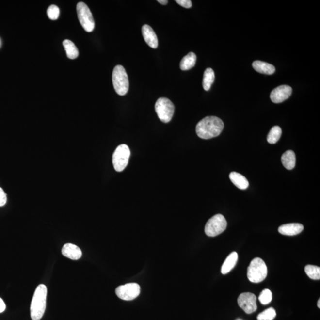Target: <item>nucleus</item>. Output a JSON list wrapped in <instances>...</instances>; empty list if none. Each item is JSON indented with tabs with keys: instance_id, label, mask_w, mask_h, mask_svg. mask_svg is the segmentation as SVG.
<instances>
[{
	"instance_id": "nucleus-1",
	"label": "nucleus",
	"mask_w": 320,
	"mask_h": 320,
	"mask_svg": "<svg viewBox=\"0 0 320 320\" xmlns=\"http://www.w3.org/2000/svg\"><path fill=\"white\" fill-rule=\"evenodd\" d=\"M224 127V123L219 117L207 116L197 124L196 131L199 138L209 140L220 135Z\"/></svg>"
},
{
	"instance_id": "nucleus-20",
	"label": "nucleus",
	"mask_w": 320,
	"mask_h": 320,
	"mask_svg": "<svg viewBox=\"0 0 320 320\" xmlns=\"http://www.w3.org/2000/svg\"><path fill=\"white\" fill-rule=\"evenodd\" d=\"M63 46L65 48L67 57L71 60H74L79 57V52L74 43L70 40L65 39L63 42Z\"/></svg>"
},
{
	"instance_id": "nucleus-5",
	"label": "nucleus",
	"mask_w": 320,
	"mask_h": 320,
	"mask_svg": "<svg viewBox=\"0 0 320 320\" xmlns=\"http://www.w3.org/2000/svg\"><path fill=\"white\" fill-rule=\"evenodd\" d=\"M155 110L160 121L168 123L172 120L174 114L175 106L169 98L161 97L157 100Z\"/></svg>"
},
{
	"instance_id": "nucleus-9",
	"label": "nucleus",
	"mask_w": 320,
	"mask_h": 320,
	"mask_svg": "<svg viewBox=\"0 0 320 320\" xmlns=\"http://www.w3.org/2000/svg\"><path fill=\"white\" fill-rule=\"evenodd\" d=\"M140 291V285L136 283H129L117 287L116 294L121 300L131 301L138 297Z\"/></svg>"
},
{
	"instance_id": "nucleus-30",
	"label": "nucleus",
	"mask_w": 320,
	"mask_h": 320,
	"mask_svg": "<svg viewBox=\"0 0 320 320\" xmlns=\"http://www.w3.org/2000/svg\"><path fill=\"white\" fill-rule=\"evenodd\" d=\"M157 1L162 5H166L169 2L167 0H158Z\"/></svg>"
},
{
	"instance_id": "nucleus-2",
	"label": "nucleus",
	"mask_w": 320,
	"mask_h": 320,
	"mask_svg": "<svg viewBox=\"0 0 320 320\" xmlns=\"http://www.w3.org/2000/svg\"><path fill=\"white\" fill-rule=\"evenodd\" d=\"M47 288L41 284L37 287L32 298L31 305V316L33 320H40L44 316L46 309Z\"/></svg>"
},
{
	"instance_id": "nucleus-25",
	"label": "nucleus",
	"mask_w": 320,
	"mask_h": 320,
	"mask_svg": "<svg viewBox=\"0 0 320 320\" xmlns=\"http://www.w3.org/2000/svg\"><path fill=\"white\" fill-rule=\"evenodd\" d=\"M258 300L263 305H267L270 303L272 300V293L271 290L268 289H264L261 292Z\"/></svg>"
},
{
	"instance_id": "nucleus-8",
	"label": "nucleus",
	"mask_w": 320,
	"mask_h": 320,
	"mask_svg": "<svg viewBox=\"0 0 320 320\" xmlns=\"http://www.w3.org/2000/svg\"><path fill=\"white\" fill-rule=\"evenodd\" d=\"M77 13L80 24L87 32L94 30L95 23L92 12L86 4L83 2H80L77 5Z\"/></svg>"
},
{
	"instance_id": "nucleus-26",
	"label": "nucleus",
	"mask_w": 320,
	"mask_h": 320,
	"mask_svg": "<svg viewBox=\"0 0 320 320\" xmlns=\"http://www.w3.org/2000/svg\"><path fill=\"white\" fill-rule=\"evenodd\" d=\"M60 9L56 5H50L47 10V15L48 17L52 20H57L60 16Z\"/></svg>"
},
{
	"instance_id": "nucleus-32",
	"label": "nucleus",
	"mask_w": 320,
	"mask_h": 320,
	"mask_svg": "<svg viewBox=\"0 0 320 320\" xmlns=\"http://www.w3.org/2000/svg\"><path fill=\"white\" fill-rule=\"evenodd\" d=\"M237 320H240V319H237Z\"/></svg>"
},
{
	"instance_id": "nucleus-21",
	"label": "nucleus",
	"mask_w": 320,
	"mask_h": 320,
	"mask_svg": "<svg viewBox=\"0 0 320 320\" xmlns=\"http://www.w3.org/2000/svg\"><path fill=\"white\" fill-rule=\"evenodd\" d=\"M215 80V73L212 68H207L205 71L203 78V88L205 91H209Z\"/></svg>"
},
{
	"instance_id": "nucleus-11",
	"label": "nucleus",
	"mask_w": 320,
	"mask_h": 320,
	"mask_svg": "<svg viewBox=\"0 0 320 320\" xmlns=\"http://www.w3.org/2000/svg\"><path fill=\"white\" fill-rule=\"evenodd\" d=\"M292 92L289 85H282L274 89L271 93V99L274 103H282L289 98Z\"/></svg>"
},
{
	"instance_id": "nucleus-12",
	"label": "nucleus",
	"mask_w": 320,
	"mask_h": 320,
	"mask_svg": "<svg viewBox=\"0 0 320 320\" xmlns=\"http://www.w3.org/2000/svg\"><path fill=\"white\" fill-rule=\"evenodd\" d=\"M142 33L144 40L149 47L153 49L158 47V38L153 28L151 26L145 25L142 28Z\"/></svg>"
},
{
	"instance_id": "nucleus-22",
	"label": "nucleus",
	"mask_w": 320,
	"mask_h": 320,
	"mask_svg": "<svg viewBox=\"0 0 320 320\" xmlns=\"http://www.w3.org/2000/svg\"><path fill=\"white\" fill-rule=\"evenodd\" d=\"M282 135V129L278 126H274L272 128L267 137V141L269 144H276Z\"/></svg>"
},
{
	"instance_id": "nucleus-31",
	"label": "nucleus",
	"mask_w": 320,
	"mask_h": 320,
	"mask_svg": "<svg viewBox=\"0 0 320 320\" xmlns=\"http://www.w3.org/2000/svg\"><path fill=\"white\" fill-rule=\"evenodd\" d=\"M317 306H318V307L320 308V299H319L318 303H317Z\"/></svg>"
},
{
	"instance_id": "nucleus-29",
	"label": "nucleus",
	"mask_w": 320,
	"mask_h": 320,
	"mask_svg": "<svg viewBox=\"0 0 320 320\" xmlns=\"http://www.w3.org/2000/svg\"><path fill=\"white\" fill-rule=\"evenodd\" d=\"M5 308H6V306L4 302V301L0 298V313H2L5 311Z\"/></svg>"
},
{
	"instance_id": "nucleus-18",
	"label": "nucleus",
	"mask_w": 320,
	"mask_h": 320,
	"mask_svg": "<svg viewBox=\"0 0 320 320\" xmlns=\"http://www.w3.org/2000/svg\"><path fill=\"white\" fill-rule=\"evenodd\" d=\"M281 161L287 170H292L295 167L296 157L294 152L288 150L282 155Z\"/></svg>"
},
{
	"instance_id": "nucleus-23",
	"label": "nucleus",
	"mask_w": 320,
	"mask_h": 320,
	"mask_svg": "<svg viewBox=\"0 0 320 320\" xmlns=\"http://www.w3.org/2000/svg\"><path fill=\"white\" fill-rule=\"evenodd\" d=\"M305 272L309 278L313 280H320V267L310 265H306L305 267Z\"/></svg>"
},
{
	"instance_id": "nucleus-16",
	"label": "nucleus",
	"mask_w": 320,
	"mask_h": 320,
	"mask_svg": "<svg viewBox=\"0 0 320 320\" xmlns=\"http://www.w3.org/2000/svg\"><path fill=\"white\" fill-rule=\"evenodd\" d=\"M253 67L258 73L263 74L272 75L275 72V68L272 64L260 61L253 62Z\"/></svg>"
},
{
	"instance_id": "nucleus-7",
	"label": "nucleus",
	"mask_w": 320,
	"mask_h": 320,
	"mask_svg": "<svg viewBox=\"0 0 320 320\" xmlns=\"http://www.w3.org/2000/svg\"><path fill=\"white\" fill-rule=\"evenodd\" d=\"M227 226V222L223 215L213 216L208 221L205 227V234L209 237H216L223 233Z\"/></svg>"
},
{
	"instance_id": "nucleus-15",
	"label": "nucleus",
	"mask_w": 320,
	"mask_h": 320,
	"mask_svg": "<svg viewBox=\"0 0 320 320\" xmlns=\"http://www.w3.org/2000/svg\"><path fill=\"white\" fill-rule=\"evenodd\" d=\"M229 178L237 188L241 189V190H245L249 186V181L247 178L239 173L231 172L229 174Z\"/></svg>"
},
{
	"instance_id": "nucleus-14",
	"label": "nucleus",
	"mask_w": 320,
	"mask_h": 320,
	"mask_svg": "<svg viewBox=\"0 0 320 320\" xmlns=\"http://www.w3.org/2000/svg\"><path fill=\"white\" fill-rule=\"evenodd\" d=\"M62 254L65 257L70 258L71 260H77L81 257L82 252L77 245L68 243L64 245L62 249Z\"/></svg>"
},
{
	"instance_id": "nucleus-13",
	"label": "nucleus",
	"mask_w": 320,
	"mask_h": 320,
	"mask_svg": "<svg viewBox=\"0 0 320 320\" xmlns=\"http://www.w3.org/2000/svg\"><path fill=\"white\" fill-rule=\"evenodd\" d=\"M304 226L299 223L285 224L279 226V233L285 236H293L299 234L303 231Z\"/></svg>"
},
{
	"instance_id": "nucleus-6",
	"label": "nucleus",
	"mask_w": 320,
	"mask_h": 320,
	"mask_svg": "<svg viewBox=\"0 0 320 320\" xmlns=\"http://www.w3.org/2000/svg\"><path fill=\"white\" fill-rule=\"evenodd\" d=\"M130 156V149L126 144H121L117 146L112 157L114 169L116 172H122L126 168Z\"/></svg>"
},
{
	"instance_id": "nucleus-17",
	"label": "nucleus",
	"mask_w": 320,
	"mask_h": 320,
	"mask_svg": "<svg viewBox=\"0 0 320 320\" xmlns=\"http://www.w3.org/2000/svg\"><path fill=\"white\" fill-rule=\"evenodd\" d=\"M238 260V254L236 252L231 253L223 263L222 268H221V273L223 274H226L229 273L233 269Z\"/></svg>"
},
{
	"instance_id": "nucleus-10",
	"label": "nucleus",
	"mask_w": 320,
	"mask_h": 320,
	"mask_svg": "<svg viewBox=\"0 0 320 320\" xmlns=\"http://www.w3.org/2000/svg\"><path fill=\"white\" fill-rule=\"evenodd\" d=\"M256 300L257 298L255 294L250 292H244L240 295L237 302L240 307L243 309L245 313L250 314L257 310Z\"/></svg>"
},
{
	"instance_id": "nucleus-24",
	"label": "nucleus",
	"mask_w": 320,
	"mask_h": 320,
	"mask_svg": "<svg viewBox=\"0 0 320 320\" xmlns=\"http://www.w3.org/2000/svg\"><path fill=\"white\" fill-rule=\"evenodd\" d=\"M276 316L275 309L271 307L258 315L257 320H273Z\"/></svg>"
},
{
	"instance_id": "nucleus-19",
	"label": "nucleus",
	"mask_w": 320,
	"mask_h": 320,
	"mask_svg": "<svg viewBox=\"0 0 320 320\" xmlns=\"http://www.w3.org/2000/svg\"><path fill=\"white\" fill-rule=\"evenodd\" d=\"M196 59L195 53L193 52L189 53L181 61L180 67L181 70H189V69L194 67L196 64Z\"/></svg>"
},
{
	"instance_id": "nucleus-3",
	"label": "nucleus",
	"mask_w": 320,
	"mask_h": 320,
	"mask_svg": "<svg viewBox=\"0 0 320 320\" xmlns=\"http://www.w3.org/2000/svg\"><path fill=\"white\" fill-rule=\"evenodd\" d=\"M268 268L265 261L260 258H255L251 261L247 269V277L250 282L260 283L266 279Z\"/></svg>"
},
{
	"instance_id": "nucleus-27",
	"label": "nucleus",
	"mask_w": 320,
	"mask_h": 320,
	"mask_svg": "<svg viewBox=\"0 0 320 320\" xmlns=\"http://www.w3.org/2000/svg\"><path fill=\"white\" fill-rule=\"evenodd\" d=\"M175 1L186 9H190L192 6V2L191 0H176Z\"/></svg>"
},
{
	"instance_id": "nucleus-28",
	"label": "nucleus",
	"mask_w": 320,
	"mask_h": 320,
	"mask_svg": "<svg viewBox=\"0 0 320 320\" xmlns=\"http://www.w3.org/2000/svg\"><path fill=\"white\" fill-rule=\"evenodd\" d=\"M7 202V194L3 189L0 188V207H3Z\"/></svg>"
},
{
	"instance_id": "nucleus-4",
	"label": "nucleus",
	"mask_w": 320,
	"mask_h": 320,
	"mask_svg": "<svg viewBox=\"0 0 320 320\" xmlns=\"http://www.w3.org/2000/svg\"><path fill=\"white\" fill-rule=\"evenodd\" d=\"M112 82L117 94L124 96L129 90V83L128 74L124 66L117 65L112 73Z\"/></svg>"
}]
</instances>
